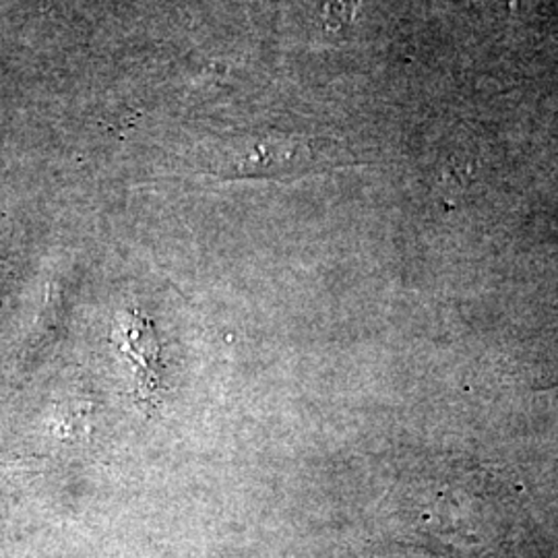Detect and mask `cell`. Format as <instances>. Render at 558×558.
Instances as JSON below:
<instances>
[{
  "instance_id": "cell-1",
  "label": "cell",
  "mask_w": 558,
  "mask_h": 558,
  "mask_svg": "<svg viewBox=\"0 0 558 558\" xmlns=\"http://www.w3.org/2000/svg\"><path fill=\"white\" fill-rule=\"evenodd\" d=\"M345 161L333 141L257 131L203 141L193 147L189 166L221 180H296Z\"/></svg>"
},
{
  "instance_id": "cell-2",
  "label": "cell",
  "mask_w": 558,
  "mask_h": 558,
  "mask_svg": "<svg viewBox=\"0 0 558 558\" xmlns=\"http://www.w3.org/2000/svg\"><path fill=\"white\" fill-rule=\"evenodd\" d=\"M120 320L119 338L122 352L129 354L137 371V385L147 398L149 391L158 389L160 383V345L154 323L143 315H124Z\"/></svg>"
}]
</instances>
